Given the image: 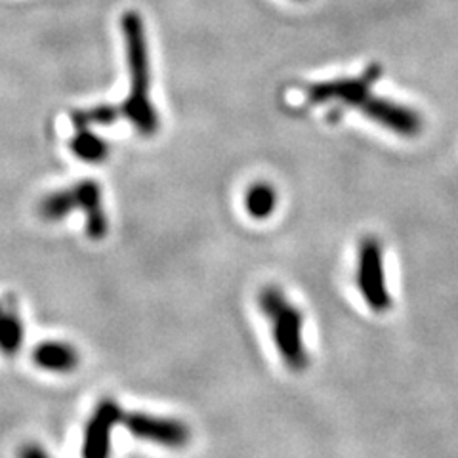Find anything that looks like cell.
<instances>
[{"instance_id":"cell-1","label":"cell","mask_w":458,"mask_h":458,"mask_svg":"<svg viewBox=\"0 0 458 458\" xmlns=\"http://www.w3.org/2000/svg\"><path fill=\"white\" fill-rule=\"evenodd\" d=\"M123 35L126 42L128 73H131V96L119 107L121 114L134 124L138 132L151 136L159 128V114L149 99V57L146 27L138 12H126L123 20Z\"/></svg>"},{"instance_id":"cell-2","label":"cell","mask_w":458,"mask_h":458,"mask_svg":"<svg viewBox=\"0 0 458 458\" xmlns=\"http://www.w3.org/2000/svg\"><path fill=\"white\" fill-rule=\"evenodd\" d=\"M256 304L269 323L271 338L284 367L291 372H304L310 367V353L304 342L302 311L274 284H267L258 293Z\"/></svg>"},{"instance_id":"cell-3","label":"cell","mask_w":458,"mask_h":458,"mask_svg":"<svg viewBox=\"0 0 458 458\" xmlns=\"http://www.w3.org/2000/svg\"><path fill=\"white\" fill-rule=\"evenodd\" d=\"M355 283L363 302L375 313H386L392 310V294L386 281L384 249L377 237H365L357 252Z\"/></svg>"},{"instance_id":"cell-4","label":"cell","mask_w":458,"mask_h":458,"mask_svg":"<svg viewBox=\"0 0 458 458\" xmlns=\"http://www.w3.org/2000/svg\"><path fill=\"white\" fill-rule=\"evenodd\" d=\"M123 424L136 439L165 449H183L191 441L190 426L178 419L132 411L123 412Z\"/></svg>"},{"instance_id":"cell-5","label":"cell","mask_w":458,"mask_h":458,"mask_svg":"<svg viewBox=\"0 0 458 458\" xmlns=\"http://www.w3.org/2000/svg\"><path fill=\"white\" fill-rule=\"evenodd\" d=\"M380 77H382V67L378 64H372L365 73L357 79H338V81L311 84L306 90V98L311 106L340 102L346 106L360 107L370 96V89L375 86V82Z\"/></svg>"},{"instance_id":"cell-6","label":"cell","mask_w":458,"mask_h":458,"mask_svg":"<svg viewBox=\"0 0 458 458\" xmlns=\"http://www.w3.org/2000/svg\"><path fill=\"white\" fill-rule=\"evenodd\" d=\"M123 409L113 399H104L86 422L82 434V458H109L111 439L119 422H123Z\"/></svg>"},{"instance_id":"cell-7","label":"cell","mask_w":458,"mask_h":458,"mask_svg":"<svg viewBox=\"0 0 458 458\" xmlns=\"http://www.w3.org/2000/svg\"><path fill=\"white\" fill-rule=\"evenodd\" d=\"M360 109L367 114L369 119L378 123L380 126L388 128V131L399 136H417L422 131V119L420 114L401 104L390 102V99L369 96Z\"/></svg>"},{"instance_id":"cell-8","label":"cell","mask_w":458,"mask_h":458,"mask_svg":"<svg viewBox=\"0 0 458 458\" xmlns=\"http://www.w3.org/2000/svg\"><path fill=\"white\" fill-rule=\"evenodd\" d=\"M75 210H82L86 218V235L92 241H102L109 232V220L102 203V188L96 180H82L73 188Z\"/></svg>"},{"instance_id":"cell-9","label":"cell","mask_w":458,"mask_h":458,"mask_svg":"<svg viewBox=\"0 0 458 458\" xmlns=\"http://www.w3.org/2000/svg\"><path fill=\"white\" fill-rule=\"evenodd\" d=\"M31 357L38 369L55 372V375H69V372L77 370L81 363L79 352L71 344L60 340L40 342L38 346H35Z\"/></svg>"},{"instance_id":"cell-10","label":"cell","mask_w":458,"mask_h":458,"mask_svg":"<svg viewBox=\"0 0 458 458\" xmlns=\"http://www.w3.org/2000/svg\"><path fill=\"white\" fill-rule=\"evenodd\" d=\"M25 340L23 323L18 311L0 302V353L6 357L18 355Z\"/></svg>"},{"instance_id":"cell-11","label":"cell","mask_w":458,"mask_h":458,"mask_svg":"<svg viewBox=\"0 0 458 458\" xmlns=\"http://www.w3.org/2000/svg\"><path fill=\"white\" fill-rule=\"evenodd\" d=\"M245 207L254 220H267L277 208V191L266 182H258L245 195Z\"/></svg>"},{"instance_id":"cell-12","label":"cell","mask_w":458,"mask_h":458,"mask_svg":"<svg viewBox=\"0 0 458 458\" xmlns=\"http://www.w3.org/2000/svg\"><path fill=\"white\" fill-rule=\"evenodd\" d=\"M71 151L84 163H99L107 157L109 146L89 128H77V134L71 140Z\"/></svg>"},{"instance_id":"cell-13","label":"cell","mask_w":458,"mask_h":458,"mask_svg":"<svg viewBox=\"0 0 458 458\" xmlns=\"http://www.w3.org/2000/svg\"><path fill=\"white\" fill-rule=\"evenodd\" d=\"M73 210H75V199L71 188L47 195L38 205L40 218L47 222H60L67 218Z\"/></svg>"},{"instance_id":"cell-14","label":"cell","mask_w":458,"mask_h":458,"mask_svg":"<svg viewBox=\"0 0 458 458\" xmlns=\"http://www.w3.org/2000/svg\"><path fill=\"white\" fill-rule=\"evenodd\" d=\"M119 114H121L119 107L98 106V107L86 109V111H75L73 124H75V128H89L92 124L109 126V124H114V121L119 119Z\"/></svg>"},{"instance_id":"cell-15","label":"cell","mask_w":458,"mask_h":458,"mask_svg":"<svg viewBox=\"0 0 458 458\" xmlns=\"http://www.w3.org/2000/svg\"><path fill=\"white\" fill-rule=\"evenodd\" d=\"M18 458H52L47 449H42L37 443H25L20 447Z\"/></svg>"}]
</instances>
